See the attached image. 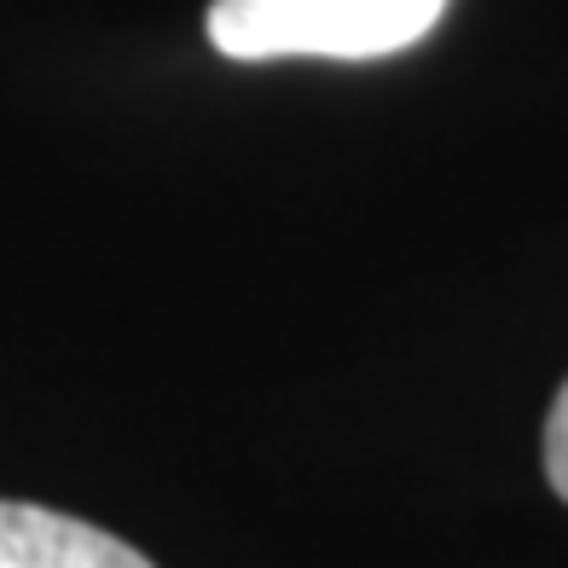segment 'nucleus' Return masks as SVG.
Segmentation results:
<instances>
[{
    "mask_svg": "<svg viewBox=\"0 0 568 568\" xmlns=\"http://www.w3.org/2000/svg\"><path fill=\"white\" fill-rule=\"evenodd\" d=\"M447 0H210L215 53L267 59H389L442 23Z\"/></svg>",
    "mask_w": 568,
    "mask_h": 568,
    "instance_id": "nucleus-1",
    "label": "nucleus"
},
{
    "mask_svg": "<svg viewBox=\"0 0 568 568\" xmlns=\"http://www.w3.org/2000/svg\"><path fill=\"white\" fill-rule=\"evenodd\" d=\"M0 568H151L128 539L64 510L0 499Z\"/></svg>",
    "mask_w": 568,
    "mask_h": 568,
    "instance_id": "nucleus-2",
    "label": "nucleus"
},
{
    "mask_svg": "<svg viewBox=\"0 0 568 568\" xmlns=\"http://www.w3.org/2000/svg\"><path fill=\"white\" fill-rule=\"evenodd\" d=\"M546 476L568 499V383H562V395H557L551 418H546Z\"/></svg>",
    "mask_w": 568,
    "mask_h": 568,
    "instance_id": "nucleus-3",
    "label": "nucleus"
}]
</instances>
